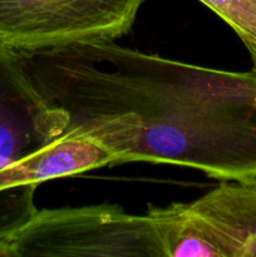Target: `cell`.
I'll use <instances>...</instances> for the list:
<instances>
[{
  "instance_id": "6da1fadb",
  "label": "cell",
  "mask_w": 256,
  "mask_h": 257,
  "mask_svg": "<svg viewBox=\"0 0 256 257\" xmlns=\"http://www.w3.org/2000/svg\"><path fill=\"white\" fill-rule=\"evenodd\" d=\"M19 54L63 131L99 143L113 165L166 163L256 183V68L213 69L115 42Z\"/></svg>"
},
{
  "instance_id": "7a4b0ae2",
  "label": "cell",
  "mask_w": 256,
  "mask_h": 257,
  "mask_svg": "<svg viewBox=\"0 0 256 257\" xmlns=\"http://www.w3.org/2000/svg\"><path fill=\"white\" fill-rule=\"evenodd\" d=\"M13 257H163L150 216L119 206L37 210L13 241Z\"/></svg>"
},
{
  "instance_id": "3957f363",
  "label": "cell",
  "mask_w": 256,
  "mask_h": 257,
  "mask_svg": "<svg viewBox=\"0 0 256 257\" xmlns=\"http://www.w3.org/2000/svg\"><path fill=\"white\" fill-rule=\"evenodd\" d=\"M145 0H0V44L19 52L115 42Z\"/></svg>"
},
{
  "instance_id": "277c9868",
  "label": "cell",
  "mask_w": 256,
  "mask_h": 257,
  "mask_svg": "<svg viewBox=\"0 0 256 257\" xmlns=\"http://www.w3.org/2000/svg\"><path fill=\"white\" fill-rule=\"evenodd\" d=\"M63 133L62 117L37 89L19 52L0 44V170Z\"/></svg>"
},
{
  "instance_id": "5b68a950",
  "label": "cell",
  "mask_w": 256,
  "mask_h": 257,
  "mask_svg": "<svg viewBox=\"0 0 256 257\" xmlns=\"http://www.w3.org/2000/svg\"><path fill=\"white\" fill-rule=\"evenodd\" d=\"M187 206L211 231L223 257H256V183L221 181Z\"/></svg>"
},
{
  "instance_id": "8992f818",
  "label": "cell",
  "mask_w": 256,
  "mask_h": 257,
  "mask_svg": "<svg viewBox=\"0 0 256 257\" xmlns=\"http://www.w3.org/2000/svg\"><path fill=\"white\" fill-rule=\"evenodd\" d=\"M147 215L163 257H223L211 231L191 212L187 203L151 207Z\"/></svg>"
},
{
  "instance_id": "52a82bcc",
  "label": "cell",
  "mask_w": 256,
  "mask_h": 257,
  "mask_svg": "<svg viewBox=\"0 0 256 257\" xmlns=\"http://www.w3.org/2000/svg\"><path fill=\"white\" fill-rule=\"evenodd\" d=\"M232 28L256 68V0H200Z\"/></svg>"
}]
</instances>
